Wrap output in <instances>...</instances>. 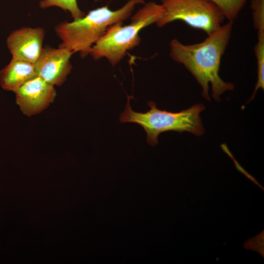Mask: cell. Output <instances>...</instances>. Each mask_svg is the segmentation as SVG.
<instances>
[{
  "label": "cell",
  "mask_w": 264,
  "mask_h": 264,
  "mask_svg": "<svg viewBox=\"0 0 264 264\" xmlns=\"http://www.w3.org/2000/svg\"><path fill=\"white\" fill-rule=\"evenodd\" d=\"M233 22H228L209 35L202 42L185 44L176 39L170 43V57L183 65L202 88V96L210 101L209 84L212 97L218 102L223 92L232 90L234 85L224 81L219 75L221 58L231 38Z\"/></svg>",
  "instance_id": "cell-1"
},
{
  "label": "cell",
  "mask_w": 264,
  "mask_h": 264,
  "mask_svg": "<svg viewBox=\"0 0 264 264\" xmlns=\"http://www.w3.org/2000/svg\"><path fill=\"white\" fill-rule=\"evenodd\" d=\"M143 3H145L144 0H129L115 11L107 6H103L89 11L79 20L60 22L55 27L56 33L62 41L59 47L73 53L78 52L83 57L86 56L110 26L127 19L136 4Z\"/></svg>",
  "instance_id": "cell-2"
},
{
  "label": "cell",
  "mask_w": 264,
  "mask_h": 264,
  "mask_svg": "<svg viewBox=\"0 0 264 264\" xmlns=\"http://www.w3.org/2000/svg\"><path fill=\"white\" fill-rule=\"evenodd\" d=\"M148 104L150 108L145 112L133 110L128 98L125 110L120 114V121L132 122L140 125L147 134V143L154 146L158 144V136L162 133L174 131L179 132H188L197 136L203 134L204 129L200 113L205 110L202 104H198L179 112L161 110L153 101Z\"/></svg>",
  "instance_id": "cell-3"
},
{
  "label": "cell",
  "mask_w": 264,
  "mask_h": 264,
  "mask_svg": "<svg viewBox=\"0 0 264 264\" xmlns=\"http://www.w3.org/2000/svg\"><path fill=\"white\" fill-rule=\"evenodd\" d=\"M162 13L161 4L154 1L145 4L132 16L130 24L123 25L120 22L110 26L105 34L92 46L89 54L95 60L106 58L113 66L116 65L128 50L140 44V31L155 23Z\"/></svg>",
  "instance_id": "cell-4"
},
{
  "label": "cell",
  "mask_w": 264,
  "mask_h": 264,
  "mask_svg": "<svg viewBox=\"0 0 264 264\" xmlns=\"http://www.w3.org/2000/svg\"><path fill=\"white\" fill-rule=\"evenodd\" d=\"M163 13L155 23L161 27L175 21L204 31L209 35L221 26L225 17L209 0H161Z\"/></svg>",
  "instance_id": "cell-5"
},
{
  "label": "cell",
  "mask_w": 264,
  "mask_h": 264,
  "mask_svg": "<svg viewBox=\"0 0 264 264\" xmlns=\"http://www.w3.org/2000/svg\"><path fill=\"white\" fill-rule=\"evenodd\" d=\"M73 54L63 48H43L34 64L37 76L54 86L61 85L72 68L70 59Z\"/></svg>",
  "instance_id": "cell-6"
},
{
  "label": "cell",
  "mask_w": 264,
  "mask_h": 264,
  "mask_svg": "<svg viewBox=\"0 0 264 264\" xmlns=\"http://www.w3.org/2000/svg\"><path fill=\"white\" fill-rule=\"evenodd\" d=\"M15 93L21 111L29 116L45 109L56 95L54 86L38 76L26 82Z\"/></svg>",
  "instance_id": "cell-7"
},
{
  "label": "cell",
  "mask_w": 264,
  "mask_h": 264,
  "mask_svg": "<svg viewBox=\"0 0 264 264\" xmlns=\"http://www.w3.org/2000/svg\"><path fill=\"white\" fill-rule=\"evenodd\" d=\"M44 28L23 27L11 32L6 45L13 58L34 64L43 49Z\"/></svg>",
  "instance_id": "cell-8"
},
{
  "label": "cell",
  "mask_w": 264,
  "mask_h": 264,
  "mask_svg": "<svg viewBox=\"0 0 264 264\" xmlns=\"http://www.w3.org/2000/svg\"><path fill=\"white\" fill-rule=\"evenodd\" d=\"M37 76L34 64L12 58L0 71V85L6 90L15 92L29 80Z\"/></svg>",
  "instance_id": "cell-9"
},
{
  "label": "cell",
  "mask_w": 264,
  "mask_h": 264,
  "mask_svg": "<svg viewBox=\"0 0 264 264\" xmlns=\"http://www.w3.org/2000/svg\"><path fill=\"white\" fill-rule=\"evenodd\" d=\"M221 11L225 19L233 22L242 9L247 0H209Z\"/></svg>",
  "instance_id": "cell-10"
},
{
  "label": "cell",
  "mask_w": 264,
  "mask_h": 264,
  "mask_svg": "<svg viewBox=\"0 0 264 264\" xmlns=\"http://www.w3.org/2000/svg\"><path fill=\"white\" fill-rule=\"evenodd\" d=\"M42 8L57 6L65 11H68L73 20H79L85 16L78 7L77 0H42L40 2Z\"/></svg>",
  "instance_id": "cell-11"
},
{
  "label": "cell",
  "mask_w": 264,
  "mask_h": 264,
  "mask_svg": "<svg viewBox=\"0 0 264 264\" xmlns=\"http://www.w3.org/2000/svg\"><path fill=\"white\" fill-rule=\"evenodd\" d=\"M233 160L234 161V162L235 163V166L236 168L241 172H242V174H243L246 176H247L248 178H249L251 180H252L253 182H254L255 184L259 185L261 188L263 187L259 184V183L256 180V179L250 175H249L247 172H246L240 165L238 162L236 161V160L234 159V158L233 157L232 158Z\"/></svg>",
  "instance_id": "cell-12"
}]
</instances>
